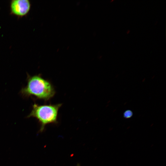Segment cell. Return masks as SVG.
I'll list each match as a JSON object with an SVG mask.
<instances>
[{"instance_id": "1", "label": "cell", "mask_w": 166, "mask_h": 166, "mask_svg": "<svg viewBox=\"0 0 166 166\" xmlns=\"http://www.w3.org/2000/svg\"><path fill=\"white\" fill-rule=\"evenodd\" d=\"M21 93L24 97L34 96L47 101L53 97L55 91L50 82L40 75L30 76L27 74V85L22 88Z\"/></svg>"}, {"instance_id": "2", "label": "cell", "mask_w": 166, "mask_h": 166, "mask_svg": "<svg viewBox=\"0 0 166 166\" xmlns=\"http://www.w3.org/2000/svg\"><path fill=\"white\" fill-rule=\"evenodd\" d=\"M62 105H39L35 103L27 117L36 118L41 125L40 131L42 132L46 124L57 122L58 110Z\"/></svg>"}, {"instance_id": "3", "label": "cell", "mask_w": 166, "mask_h": 166, "mask_svg": "<svg viewBox=\"0 0 166 166\" xmlns=\"http://www.w3.org/2000/svg\"><path fill=\"white\" fill-rule=\"evenodd\" d=\"M31 7L29 0H12L10 3V13L18 17L27 15Z\"/></svg>"}, {"instance_id": "4", "label": "cell", "mask_w": 166, "mask_h": 166, "mask_svg": "<svg viewBox=\"0 0 166 166\" xmlns=\"http://www.w3.org/2000/svg\"><path fill=\"white\" fill-rule=\"evenodd\" d=\"M132 112L130 110H127L124 113V117L126 118H129L132 115Z\"/></svg>"}, {"instance_id": "5", "label": "cell", "mask_w": 166, "mask_h": 166, "mask_svg": "<svg viewBox=\"0 0 166 166\" xmlns=\"http://www.w3.org/2000/svg\"><path fill=\"white\" fill-rule=\"evenodd\" d=\"M77 166H80L79 165H78Z\"/></svg>"}]
</instances>
